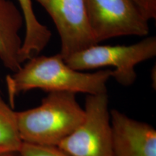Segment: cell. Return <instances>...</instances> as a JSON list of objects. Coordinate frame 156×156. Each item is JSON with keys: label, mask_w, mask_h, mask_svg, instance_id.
<instances>
[{"label": "cell", "mask_w": 156, "mask_h": 156, "mask_svg": "<svg viewBox=\"0 0 156 156\" xmlns=\"http://www.w3.org/2000/svg\"><path fill=\"white\" fill-rule=\"evenodd\" d=\"M112 69L93 73L77 71L68 66L59 54L36 56L24 62L17 71L6 77L9 104L14 107L20 93L34 89L46 92H71L97 95L107 93Z\"/></svg>", "instance_id": "cell-1"}, {"label": "cell", "mask_w": 156, "mask_h": 156, "mask_svg": "<svg viewBox=\"0 0 156 156\" xmlns=\"http://www.w3.org/2000/svg\"><path fill=\"white\" fill-rule=\"evenodd\" d=\"M85 111L71 92H50L38 106L16 112L23 142L58 146L81 124Z\"/></svg>", "instance_id": "cell-2"}, {"label": "cell", "mask_w": 156, "mask_h": 156, "mask_svg": "<svg viewBox=\"0 0 156 156\" xmlns=\"http://www.w3.org/2000/svg\"><path fill=\"white\" fill-rule=\"evenodd\" d=\"M155 56L156 38L151 36L131 45H93L64 61L71 68L81 72L114 67L112 77L122 86L129 87L136 81V66Z\"/></svg>", "instance_id": "cell-3"}, {"label": "cell", "mask_w": 156, "mask_h": 156, "mask_svg": "<svg viewBox=\"0 0 156 156\" xmlns=\"http://www.w3.org/2000/svg\"><path fill=\"white\" fill-rule=\"evenodd\" d=\"M80 124L58 147L70 156H114L107 93L87 95Z\"/></svg>", "instance_id": "cell-4"}, {"label": "cell", "mask_w": 156, "mask_h": 156, "mask_svg": "<svg viewBox=\"0 0 156 156\" xmlns=\"http://www.w3.org/2000/svg\"><path fill=\"white\" fill-rule=\"evenodd\" d=\"M91 32L97 44L120 36H145L149 21L132 0H85Z\"/></svg>", "instance_id": "cell-5"}, {"label": "cell", "mask_w": 156, "mask_h": 156, "mask_svg": "<svg viewBox=\"0 0 156 156\" xmlns=\"http://www.w3.org/2000/svg\"><path fill=\"white\" fill-rule=\"evenodd\" d=\"M51 17L60 38L64 59L97 44L91 32L85 0H35Z\"/></svg>", "instance_id": "cell-6"}, {"label": "cell", "mask_w": 156, "mask_h": 156, "mask_svg": "<svg viewBox=\"0 0 156 156\" xmlns=\"http://www.w3.org/2000/svg\"><path fill=\"white\" fill-rule=\"evenodd\" d=\"M114 156H156V130L116 109L110 111Z\"/></svg>", "instance_id": "cell-7"}, {"label": "cell", "mask_w": 156, "mask_h": 156, "mask_svg": "<svg viewBox=\"0 0 156 156\" xmlns=\"http://www.w3.org/2000/svg\"><path fill=\"white\" fill-rule=\"evenodd\" d=\"M24 25L22 12L11 0H0V60L15 73L22 66L20 52L23 39L20 31Z\"/></svg>", "instance_id": "cell-8"}, {"label": "cell", "mask_w": 156, "mask_h": 156, "mask_svg": "<svg viewBox=\"0 0 156 156\" xmlns=\"http://www.w3.org/2000/svg\"><path fill=\"white\" fill-rule=\"evenodd\" d=\"M24 18L25 36L20 52V61L23 64L38 56L47 46L51 38V31L39 22L34 12L32 0H17Z\"/></svg>", "instance_id": "cell-9"}, {"label": "cell", "mask_w": 156, "mask_h": 156, "mask_svg": "<svg viewBox=\"0 0 156 156\" xmlns=\"http://www.w3.org/2000/svg\"><path fill=\"white\" fill-rule=\"evenodd\" d=\"M22 143L16 112L0 94V151L17 154Z\"/></svg>", "instance_id": "cell-10"}, {"label": "cell", "mask_w": 156, "mask_h": 156, "mask_svg": "<svg viewBox=\"0 0 156 156\" xmlns=\"http://www.w3.org/2000/svg\"><path fill=\"white\" fill-rule=\"evenodd\" d=\"M17 155L19 156H70L58 146L39 145L23 142Z\"/></svg>", "instance_id": "cell-11"}, {"label": "cell", "mask_w": 156, "mask_h": 156, "mask_svg": "<svg viewBox=\"0 0 156 156\" xmlns=\"http://www.w3.org/2000/svg\"><path fill=\"white\" fill-rule=\"evenodd\" d=\"M148 20L156 19V0H132Z\"/></svg>", "instance_id": "cell-12"}, {"label": "cell", "mask_w": 156, "mask_h": 156, "mask_svg": "<svg viewBox=\"0 0 156 156\" xmlns=\"http://www.w3.org/2000/svg\"><path fill=\"white\" fill-rule=\"evenodd\" d=\"M17 154L9 153V152H6L3 151H0V156H16Z\"/></svg>", "instance_id": "cell-13"}]
</instances>
